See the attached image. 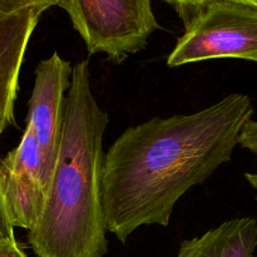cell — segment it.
Returning a JSON list of instances; mask_svg holds the SVG:
<instances>
[{
    "instance_id": "1",
    "label": "cell",
    "mask_w": 257,
    "mask_h": 257,
    "mask_svg": "<svg viewBox=\"0 0 257 257\" xmlns=\"http://www.w3.org/2000/svg\"><path fill=\"white\" fill-rule=\"evenodd\" d=\"M252 115L251 98L233 93L192 114L127 128L103 163L108 232L125 243L142 226L167 227L178 200L230 162Z\"/></svg>"
},
{
    "instance_id": "2",
    "label": "cell",
    "mask_w": 257,
    "mask_h": 257,
    "mask_svg": "<svg viewBox=\"0 0 257 257\" xmlns=\"http://www.w3.org/2000/svg\"><path fill=\"white\" fill-rule=\"evenodd\" d=\"M109 115L95 99L89 62L73 67L62 141L37 223L28 242L37 257H104L103 138Z\"/></svg>"
},
{
    "instance_id": "3",
    "label": "cell",
    "mask_w": 257,
    "mask_h": 257,
    "mask_svg": "<svg viewBox=\"0 0 257 257\" xmlns=\"http://www.w3.org/2000/svg\"><path fill=\"white\" fill-rule=\"evenodd\" d=\"M257 63V8L231 2L206 5L187 24L167 57L170 68L211 59Z\"/></svg>"
},
{
    "instance_id": "4",
    "label": "cell",
    "mask_w": 257,
    "mask_h": 257,
    "mask_svg": "<svg viewBox=\"0 0 257 257\" xmlns=\"http://www.w3.org/2000/svg\"><path fill=\"white\" fill-rule=\"evenodd\" d=\"M64 10L89 55L103 53L115 64L145 49L160 29L152 0H67Z\"/></svg>"
},
{
    "instance_id": "5",
    "label": "cell",
    "mask_w": 257,
    "mask_h": 257,
    "mask_svg": "<svg viewBox=\"0 0 257 257\" xmlns=\"http://www.w3.org/2000/svg\"><path fill=\"white\" fill-rule=\"evenodd\" d=\"M0 188L13 227L29 231L42 213L47 192L42 155L32 125H25L20 142L0 160Z\"/></svg>"
},
{
    "instance_id": "6",
    "label": "cell",
    "mask_w": 257,
    "mask_h": 257,
    "mask_svg": "<svg viewBox=\"0 0 257 257\" xmlns=\"http://www.w3.org/2000/svg\"><path fill=\"white\" fill-rule=\"evenodd\" d=\"M70 62L54 52L35 68V80L28 103L27 124L37 136L47 186L54 168L62 141L65 114L64 93L72 83Z\"/></svg>"
},
{
    "instance_id": "7",
    "label": "cell",
    "mask_w": 257,
    "mask_h": 257,
    "mask_svg": "<svg viewBox=\"0 0 257 257\" xmlns=\"http://www.w3.org/2000/svg\"><path fill=\"white\" fill-rule=\"evenodd\" d=\"M45 10L32 7L12 14L0 12V136L17 125L14 107L20 69L33 32Z\"/></svg>"
},
{
    "instance_id": "8",
    "label": "cell",
    "mask_w": 257,
    "mask_h": 257,
    "mask_svg": "<svg viewBox=\"0 0 257 257\" xmlns=\"http://www.w3.org/2000/svg\"><path fill=\"white\" fill-rule=\"evenodd\" d=\"M256 248L257 220L240 217L182 241L177 257H253Z\"/></svg>"
},
{
    "instance_id": "9",
    "label": "cell",
    "mask_w": 257,
    "mask_h": 257,
    "mask_svg": "<svg viewBox=\"0 0 257 257\" xmlns=\"http://www.w3.org/2000/svg\"><path fill=\"white\" fill-rule=\"evenodd\" d=\"M176 10L185 24H187L202 8L215 2H231L257 8V0H166Z\"/></svg>"
},
{
    "instance_id": "10",
    "label": "cell",
    "mask_w": 257,
    "mask_h": 257,
    "mask_svg": "<svg viewBox=\"0 0 257 257\" xmlns=\"http://www.w3.org/2000/svg\"><path fill=\"white\" fill-rule=\"evenodd\" d=\"M67 0H0V12L12 14L32 7H60L64 9Z\"/></svg>"
},
{
    "instance_id": "11",
    "label": "cell",
    "mask_w": 257,
    "mask_h": 257,
    "mask_svg": "<svg viewBox=\"0 0 257 257\" xmlns=\"http://www.w3.org/2000/svg\"><path fill=\"white\" fill-rule=\"evenodd\" d=\"M238 145L257 155V120L250 119L241 132Z\"/></svg>"
},
{
    "instance_id": "12",
    "label": "cell",
    "mask_w": 257,
    "mask_h": 257,
    "mask_svg": "<svg viewBox=\"0 0 257 257\" xmlns=\"http://www.w3.org/2000/svg\"><path fill=\"white\" fill-rule=\"evenodd\" d=\"M0 257H28L15 237L0 240Z\"/></svg>"
},
{
    "instance_id": "13",
    "label": "cell",
    "mask_w": 257,
    "mask_h": 257,
    "mask_svg": "<svg viewBox=\"0 0 257 257\" xmlns=\"http://www.w3.org/2000/svg\"><path fill=\"white\" fill-rule=\"evenodd\" d=\"M10 237H14V227L10 225L9 220H8L4 201H3L2 188H0V240Z\"/></svg>"
},
{
    "instance_id": "14",
    "label": "cell",
    "mask_w": 257,
    "mask_h": 257,
    "mask_svg": "<svg viewBox=\"0 0 257 257\" xmlns=\"http://www.w3.org/2000/svg\"><path fill=\"white\" fill-rule=\"evenodd\" d=\"M245 178L247 180V182L252 186L253 188L257 191V172L250 173V172H246L245 173Z\"/></svg>"
},
{
    "instance_id": "15",
    "label": "cell",
    "mask_w": 257,
    "mask_h": 257,
    "mask_svg": "<svg viewBox=\"0 0 257 257\" xmlns=\"http://www.w3.org/2000/svg\"><path fill=\"white\" fill-rule=\"evenodd\" d=\"M253 257H257V255H255V256H253Z\"/></svg>"
}]
</instances>
